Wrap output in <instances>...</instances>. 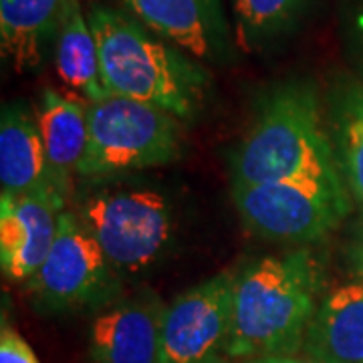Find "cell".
I'll return each instance as SVG.
<instances>
[{
    "label": "cell",
    "mask_w": 363,
    "mask_h": 363,
    "mask_svg": "<svg viewBox=\"0 0 363 363\" xmlns=\"http://www.w3.org/2000/svg\"><path fill=\"white\" fill-rule=\"evenodd\" d=\"M67 0H0L2 57L18 71H35L47 59Z\"/></svg>",
    "instance_id": "15"
},
{
    "label": "cell",
    "mask_w": 363,
    "mask_h": 363,
    "mask_svg": "<svg viewBox=\"0 0 363 363\" xmlns=\"http://www.w3.org/2000/svg\"><path fill=\"white\" fill-rule=\"evenodd\" d=\"M85 188L75 216L121 277L154 269L176 238V208L154 184L125 176L104 178Z\"/></svg>",
    "instance_id": "4"
},
{
    "label": "cell",
    "mask_w": 363,
    "mask_h": 363,
    "mask_svg": "<svg viewBox=\"0 0 363 363\" xmlns=\"http://www.w3.org/2000/svg\"><path fill=\"white\" fill-rule=\"evenodd\" d=\"M317 0H233L236 40L247 51H264L297 30Z\"/></svg>",
    "instance_id": "18"
},
{
    "label": "cell",
    "mask_w": 363,
    "mask_h": 363,
    "mask_svg": "<svg viewBox=\"0 0 363 363\" xmlns=\"http://www.w3.org/2000/svg\"><path fill=\"white\" fill-rule=\"evenodd\" d=\"M230 166L233 184L315 178L347 188L325 125L317 83L291 79L267 91Z\"/></svg>",
    "instance_id": "2"
},
{
    "label": "cell",
    "mask_w": 363,
    "mask_h": 363,
    "mask_svg": "<svg viewBox=\"0 0 363 363\" xmlns=\"http://www.w3.org/2000/svg\"><path fill=\"white\" fill-rule=\"evenodd\" d=\"M245 363H317L305 357V355H271V357H260V359H252V362Z\"/></svg>",
    "instance_id": "21"
},
{
    "label": "cell",
    "mask_w": 363,
    "mask_h": 363,
    "mask_svg": "<svg viewBox=\"0 0 363 363\" xmlns=\"http://www.w3.org/2000/svg\"><path fill=\"white\" fill-rule=\"evenodd\" d=\"M319 283L321 272L309 248L264 257L236 272L228 359L298 355L319 305Z\"/></svg>",
    "instance_id": "3"
},
{
    "label": "cell",
    "mask_w": 363,
    "mask_h": 363,
    "mask_svg": "<svg viewBox=\"0 0 363 363\" xmlns=\"http://www.w3.org/2000/svg\"><path fill=\"white\" fill-rule=\"evenodd\" d=\"M359 242H357V259H359V264H362V271H363V220H362V234H359V238H357Z\"/></svg>",
    "instance_id": "22"
},
{
    "label": "cell",
    "mask_w": 363,
    "mask_h": 363,
    "mask_svg": "<svg viewBox=\"0 0 363 363\" xmlns=\"http://www.w3.org/2000/svg\"><path fill=\"white\" fill-rule=\"evenodd\" d=\"M65 196L0 194V269L4 279L26 283L51 252L59 218L67 210Z\"/></svg>",
    "instance_id": "10"
},
{
    "label": "cell",
    "mask_w": 363,
    "mask_h": 363,
    "mask_svg": "<svg viewBox=\"0 0 363 363\" xmlns=\"http://www.w3.org/2000/svg\"><path fill=\"white\" fill-rule=\"evenodd\" d=\"M33 309L43 315L95 311L119 301L123 277L83 228L73 210L59 218L51 252L28 281Z\"/></svg>",
    "instance_id": "6"
},
{
    "label": "cell",
    "mask_w": 363,
    "mask_h": 363,
    "mask_svg": "<svg viewBox=\"0 0 363 363\" xmlns=\"http://www.w3.org/2000/svg\"><path fill=\"white\" fill-rule=\"evenodd\" d=\"M184 121L154 105L105 95L87 104V150L77 176L104 180L174 164L182 154Z\"/></svg>",
    "instance_id": "5"
},
{
    "label": "cell",
    "mask_w": 363,
    "mask_h": 363,
    "mask_svg": "<svg viewBox=\"0 0 363 363\" xmlns=\"http://www.w3.org/2000/svg\"><path fill=\"white\" fill-rule=\"evenodd\" d=\"M138 23L200 63L233 57L230 26L222 0H119Z\"/></svg>",
    "instance_id": "9"
},
{
    "label": "cell",
    "mask_w": 363,
    "mask_h": 363,
    "mask_svg": "<svg viewBox=\"0 0 363 363\" xmlns=\"http://www.w3.org/2000/svg\"><path fill=\"white\" fill-rule=\"evenodd\" d=\"M233 200L250 233L291 245L323 238L351 210L347 188L315 178L233 184Z\"/></svg>",
    "instance_id": "7"
},
{
    "label": "cell",
    "mask_w": 363,
    "mask_h": 363,
    "mask_svg": "<svg viewBox=\"0 0 363 363\" xmlns=\"http://www.w3.org/2000/svg\"><path fill=\"white\" fill-rule=\"evenodd\" d=\"M0 363H40L28 341L6 321L0 329Z\"/></svg>",
    "instance_id": "19"
},
{
    "label": "cell",
    "mask_w": 363,
    "mask_h": 363,
    "mask_svg": "<svg viewBox=\"0 0 363 363\" xmlns=\"http://www.w3.org/2000/svg\"><path fill=\"white\" fill-rule=\"evenodd\" d=\"M55 65L59 77L79 91L87 104L109 95L101 81L97 39L79 0H67L55 35Z\"/></svg>",
    "instance_id": "16"
},
{
    "label": "cell",
    "mask_w": 363,
    "mask_h": 363,
    "mask_svg": "<svg viewBox=\"0 0 363 363\" xmlns=\"http://www.w3.org/2000/svg\"><path fill=\"white\" fill-rule=\"evenodd\" d=\"M301 355L317 363H363V285L331 291L317 305Z\"/></svg>",
    "instance_id": "13"
},
{
    "label": "cell",
    "mask_w": 363,
    "mask_h": 363,
    "mask_svg": "<svg viewBox=\"0 0 363 363\" xmlns=\"http://www.w3.org/2000/svg\"><path fill=\"white\" fill-rule=\"evenodd\" d=\"M0 192L11 196L57 192L65 196L52 178L37 116L25 104L2 107Z\"/></svg>",
    "instance_id": "12"
},
{
    "label": "cell",
    "mask_w": 363,
    "mask_h": 363,
    "mask_svg": "<svg viewBox=\"0 0 363 363\" xmlns=\"http://www.w3.org/2000/svg\"><path fill=\"white\" fill-rule=\"evenodd\" d=\"M233 272H218L166 305L162 363H224L233 323Z\"/></svg>",
    "instance_id": "8"
},
{
    "label": "cell",
    "mask_w": 363,
    "mask_h": 363,
    "mask_svg": "<svg viewBox=\"0 0 363 363\" xmlns=\"http://www.w3.org/2000/svg\"><path fill=\"white\" fill-rule=\"evenodd\" d=\"M347 35H350L351 51H353V55H355V59H357V63H359L363 71V2L351 14Z\"/></svg>",
    "instance_id": "20"
},
{
    "label": "cell",
    "mask_w": 363,
    "mask_h": 363,
    "mask_svg": "<svg viewBox=\"0 0 363 363\" xmlns=\"http://www.w3.org/2000/svg\"><path fill=\"white\" fill-rule=\"evenodd\" d=\"M89 25L109 95L160 107L184 123L200 116L210 91V73L200 61L160 39L125 11L97 4L91 9Z\"/></svg>",
    "instance_id": "1"
},
{
    "label": "cell",
    "mask_w": 363,
    "mask_h": 363,
    "mask_svg": "<svg viewBox=\"0 0 363 363\" xmlns=\"http://www.w3.org/2000/svg\"><path fill=\"white\" fill-rule=\"evenodd\" d=\"M37 121L52 178L69 198L73 192V176H77L87 150V104L49 87L43 91Z\"/></svg>",
    "instance_id": "14"
},
{
    "label": "cell",
    "mask_w": 363,
    "mask_h": 363,
    "mask_svg": "<svg viewBox=\"0 0 363 363\" xmlns=\"http://www.w3.org/2000/svg\"><path fill=\"white\" fill-rule=\"evenodd\" d=\"M329 138L351 198L363 206V81L341 79L329 97Z\"/></svg>",
    "instance_id": "17"
},
{
    "label": "cell",
    "mask_w": 363,
    "mask_h": 363,
    "mask_svg": "<svg viewBox=\"0 0 363 363\" xmlns=\"http://www.w3.org/2000/svg\"><path fill=\"white\" fill-rule=\"evenodd\" d=\"M166 303L152 291L119 298L95 317L89 331L93 363H162Z\"/></svg>",
    "instance_id": "11"
}]
</instances>
